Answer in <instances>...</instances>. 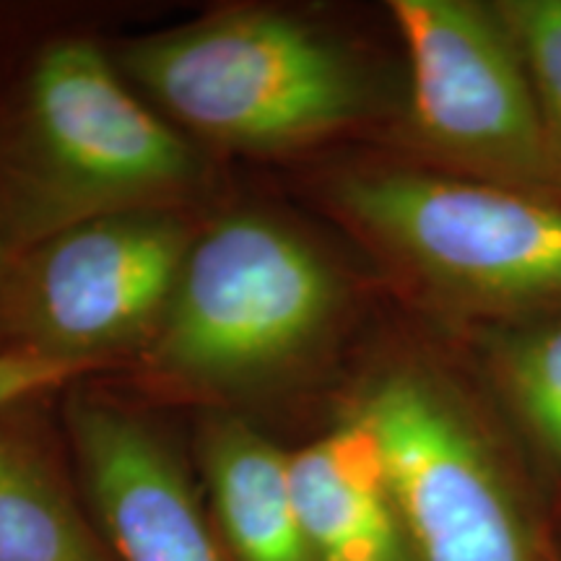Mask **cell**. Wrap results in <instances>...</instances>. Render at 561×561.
Returning <instances> with one entry per match:
<instances>
[{
	"label": "cell",
	"mask_w": 561,
	"mask_h": 561,
	"mask_svg": "<svg viewBox=\"0 0 561 561\" xmlns=\"http://www.w3.org/2000/svg\"><path fill=\"white\" fill-rule=\"evenodd\" d=\"M198 151L138 102L87 39L39 45L0 83V242L136 210H180L201 187Z\"/></svg>",
	"instance_id": "obj_1"
},
{
	"label": "cell",
	"mask_w": 561,
	"mask_h": 561,
	"mask_svg": "<svg viewBox=\"0 0 561 561\" xmlns=\"http://www.w3.org/2000/svg\"><path fill=\"white\" fill-rule=\"evenodd\" d=\"M331 203L434 310L476 331L561 312V203L432 167H356Z\"/></svg>",
	"instance_id": "obj_2"
},
{
	"label": "cell",
	"mask_w": 561,
	"mask_h": 561,
	"mask_svg": "<svg viewBox=\"0 0 561 561\" xmlns=\"http://www.w3.org/2000/svg\"><path fill=\"white\" fill-rule=\"evenodd\" d=\"M341 413L380 442L416 561H551L559 530L523 455L437 364H380Z\"/></svg>",
	"instance_id": "obj_3"
},
{
	"label": "cell",
	"mask_w": 561,
	"mask_h": 561,
	"mask_svg": "<svg viewBox=\"0 0 561 561\" xmlns=\"http://www.w3.org/2000/svg\"><path fill=\"white\" fill-rule=\"evenodd\" d=\"M341 310L343 280L312 242L268 216H221L195 234L140 362L164 388L237 401L310 362Z\"/></svg>",
	"instance_id": "obj_4"
},
{
	"label": "cell",
	"mask_w": 561,
	"mask_h": 561,
	"mask_svg": "<svg viewBox=\"0 0 561 561\" xmlns=\"http://www.w3.org/2000/svg\"><path fill=\"white\" fill-rule=\"evenodd\" d=\"M123 70L174 123L229 151L276 153L369 112L364 70L333 39L268 9H237L125 47Z\"/></svg>",
	"instance_id": "obj_5"
},
{
	"label": "cell",
	"mask_w": 561,
	"mask_h": 561,
	"mask_svg": "<svg viewBox=\"0 0 561 561\" xmlns=\"http://www.w3.org/2000/svg\"><path fill=\"white\" fill-rule=\"evenodd\" d=\"M198 234L180 210H136L62 229L9 257L0 354L83 371L140 356Z\"/></svg>",
	"instance_id": "obj_6"
},
{
	"label": "cell",
	"mask_w": 561,
	"mask_h": 561,
	"mask_svg": "<svg viewBox=\"0 0 561 561\" xmlns=\"http://www.w3.org/2000/svg\"><path fill=\"white\" fill-rule=\"evenodd\" d=\"M409 55V133L432 170L559 201L541 104L494 3L392 0Z\"/></svg>",
	"instance_id": "obj_7"
},
{
	"label": "cell",
	"mask_w": 561,
	"mask_h": 561,
	"mask_svg": "<svg viewBox=\"0 0 561 561\" xmlns=\"http://www.w3.org/2000/svg\"><path fill=\"white\" fill-rule=\"evenodd\" d=\"M68 458L117 561H231L193 460L153 419L79 390L62 409Z\"/></svg>",
	"instance_id": "obj_8"
},
{
	"label": "cell",
	"mask_w": 561,
	"mask_h": 561,
	"mask_svg": "<svg viewBox=\"0 0 561 561\" xmlns=\"http://www.w3.org/2000/svg\"><path fill=\"white\" fill-rule=\"evenodd\" d=\"M289 479L314 561H416L380 442L364 421L341 413L322 437L291 450Z\"/></svg>",
	"instance_id": "obj_9"
},
{
	"label": "cell",
	"mask_w": 561,
	"mask_h": 561,
	"mask_svg": "<svg viewBox=\"0 0 561 561\" xmlns=\"http://www.w3.org/2000/svg\"><path fill=\"white\" fill-rule=\"evenodd\" d=\"M289 455L242 413L201 416L191 460L231 561H314L294 507Z\"/></svg>",
	"instance_id": "obj_10"
},
{
	"label": "cell",
	"mask_w": 561,
	"mask_h": 561,
	"mask_svg": "<svg viewBox=\"0 0 561 561\" xmlns=\"http://www.w3.org/2000/svg\"><path fill=\"white\" fill-rule=\"evenodd\" d=\"M39 401L0 411V561H117Z\"/></svg>",
	"instance_id": "obj_11"
},
{
	"label": "cell",
	"mask_w": 561,
	"mask_h": 561,
	"mask_svg": "<svg viewBox=\"0 0 561 561\" xmlns=\"http://www.w3.org/2000/svg\"><path fill=\"white\" fill-rule=\"evenodd\" d=\"M483 380L561 533V312L476 331Z\"/></svg>",
	"instance_id": "obj_12"
},
{
	"label": "cell",
	"mask_w": 561,
	"mask_h": 561,
	"mask_svg": "<svg viewBox=\"0 0 561 561\" xmlns=\"http://www.w3.org/2000/svg\"><path fill=\"white\" fill-rule=\"evenodd\" d=\"M494 9L536 89L561 193V0H500Z\"/></svg>",
	"instance_id": "obj_13"
},
{
	"label": "cell",
	"mask_w": 561,
	"mask_h": 561,
	"mask_svg": "<svg viewBox=\"0 0 561 561\" xmlns=\"http://www.w3.org/2000/svg\"><path fill=\"white\" fill-rule=\"evenodd\" d=\"M87 375L83 369L30 354H0V411L13 403L45 398Z\"/></svg>",
	"instance_id": "obj_14"
},
{
	"label": "cell",
	"mask_w": 561,
	"mask_h": 561,
	"mask_svg": "<svg viewBox=\"0 0 561 561\" xmlns=\"http://www.w3.org/2000/svg\"><path fill=\"white\" fill-rule=\"evenodd\" d=\"M5 265H9V252H5V248H3V242H0V276H3Z\"/></svg>",
	"instance_id": "obj_15"
},
{
	"label": "cell",
	"mask_w": 561,
	"mask_h": 561,
	"mask_svg": "<svg viewBox=\"0 0 561 561\" xmlns=\"http://www.w3.org/2000/svg\"><path fill=\"white\" fill-rule=\"evenodd\" d=\"M551 561H561V536H559V541H557V549H553Z\"/></svg>",
	"instance_id": "obj_16"
},
{
	"label": "cell",
	"mask_w": 561,
	"mask_h": 561,
	"mask_svg": "<svg viewBox=\"0 0 561 561\" xmlns=\"http://www.w3.org/2000/svg\"><path fill=\"white\" fill-rule=\"evenodd\" d=\"M559 536H561V533H559Z\"/></svg>",
	"instance_id": "obj_17"
}]
</instances>
